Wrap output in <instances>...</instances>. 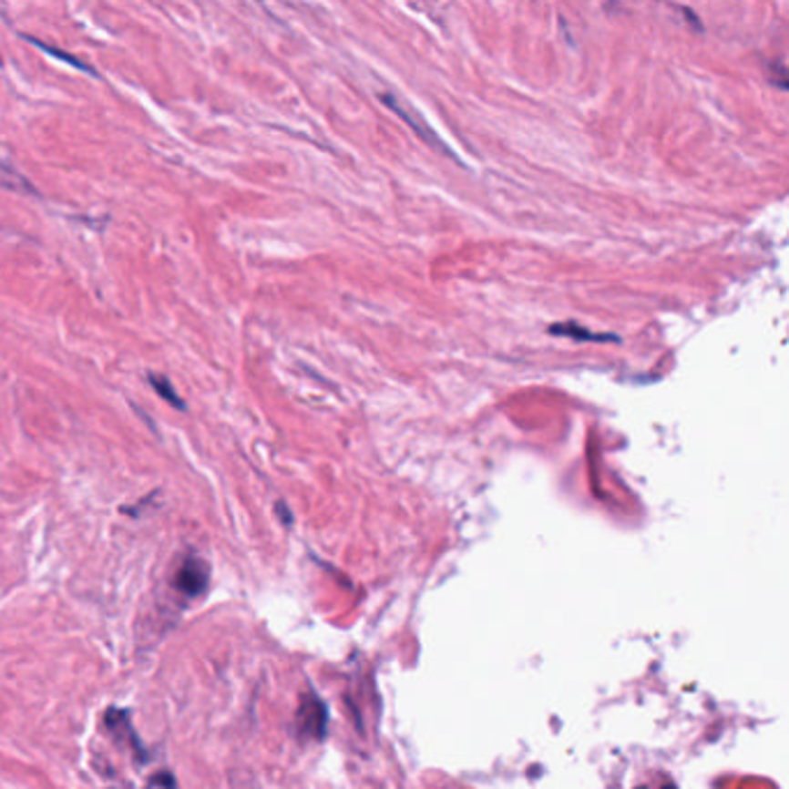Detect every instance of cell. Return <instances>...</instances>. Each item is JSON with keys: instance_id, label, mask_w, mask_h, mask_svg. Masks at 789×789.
Returning <instances> with one entry per match:
<instances>
[{"instance_id": "8", "label": "cell", "mask_w": 789, "mask_h": 789, "mask_svg": "<svg viewBox=\"0 0 789 789\" xmlns=\"http://www.w3.org/2000/svg\"><path fill=\"white\" fill-rule=\"evenodd\" d=\"M151 784H177V780L171 778V775H158V778L149 780Z\"/></svg>"}, {"instance_id": "3", "label": "cell", "mask_w": 789, "mask_h": 789, "mask_svg": "<svg viewBox=\"0 0 789 789\" xmlns=\"http://www.w3.org/2000/svg\"><path fill=\"white\" fill-rule=\"evenodd\" d=\"M380 100H383L384 105L389 107V109L396 111V114L401 116V118H403V121H405L407 126L413 128V130L417 132V135L422 137V139L426 141L428 146H431V149H440V153H449V151H447V146H445L443 141H440V139H437V137H435V132H433L431 128H428L426 123H424L422 118H419V116H415V111H410V109H407L405 105H403V102H398L396 97L392 96V93H380Z\"/></svg>"}, {"instance_id": "1", "label": "cell", "mask_w": 789, "mask_h": 789, "mask_svg": "<svg viewBox=\"0 0 789 789\" xmlns=\"http://www.w3.org/2000/svg\"><path fill=\"white\" fill-rule=\"evenodd\" d=\"M174 586L179 593L188 595V598H200L207 593L209 586V563L201 560L200 556H188L186 563L174 577Z\"/></svg>"}, {"instance_id": "7", "label": "cell", "mask_w": 789, "mask_h": 789, "mask_svg": "<svg viewBox=\"0 0 789 789\" xmlns=\"http://www.w3.org/2000/svg\"><path fill=\"white\" fill-rule=\"evenodd\" d=\"M149 380H151L153 389H156V392L160 394V396L165 398L167 403H171V405L179 407V410H183V407H186L181 403V398H179V394L174 392V387H171V383H169V380H167V377L156 375V373H153V375H149Z\"/></svg>"}, {"instance_id": "2", "label": "cell", "mask_w": 789, "mask_h": 789, "mask_svg": "<svg viewBox=\"0 0 789 789\" xmlns=\"http://www.w3.org/2000/svg\"><path fill=\"white\" fill-rule=\"evenodd\" d=\"M299 734L308 736V739H323L324 729H327V709L315 694L303 697L302 709H299Z\"/></svg>"}, {"instance_id": "4", "label": "cell", "mask_w": 789, "mask_h": 789, "mask_svg": "<svg viewBox=\"0 0 789 789\" xmlns=\"http://www.w3.org/2000/svg\"><path fill=\"white\" fill-rule=\"evenodd\" d=\"M107 727H109L111 734H116L118 739H128V743L135 745L137 753H144V748H141V743L135 736V729H132L130 720H128V715L123 713V711H109V713H107Z\"/></svg>"}, {"instance_id": "6", "label": "cell", "mask_w": 789, "mask_h": 789, "mask_svg": "<svg viewBox=\"0 0 789 789\" xmlns=\"http://www.w3.org/2000/svg\"><path fill=\"white\" fill-rule=\"evenodd\" d=\"M26 40L31 42V45H36V46H40L42 51H46V54L49 56H54V58H61L63 63H70L72 67H77V70H84V72H88V75H96L97 77V72L93 70L91 66H86V63H81L79 58H77V56H72V54H66V51H61V49H56V46H49V45H45V42H40V40H36V37H26Z\"/></svg>"}, {"instance_id": "5", "label": "cell", "mask_w": 789, "mask_h": 789, "mask_svg": "<svg viewBox=\"0 0 789 789\" xmlns=\"http://www.w3.org/2000/svg\"><path fill=\"white\" fill-rule=\"evenodd\" d=\"M548 332L556 333V336H572L579 338V341H619L616 336H607V333H590L586 332V329H581L579 324H553V327H548Z\"/></svg>"}]
</instances>
